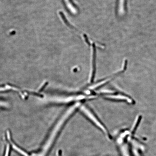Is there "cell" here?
<instances>
[{
    "label": "cell",
    "instance_id": "1",
    "mask_svg": "<svg viewBox=\"0 0 156 156\" xmlns=\"http://www.w3.org/2000/svg\"><path fill=\"white\" fill-rule=\"evenodd\" d=\"M71 114L69 113H66L65 115L61 119L59 122L55 126L54 128L49 135L40 150L37 152L33 153L32 156H46L49 150L51 149L52 145L54 142L57 135L59 134L63 125L65 123L67 118Z\"/></svg>",
    "mask_w": 156,
    "mask_h": 156
},
{
    "label": "cell",
    "instance_id": "2",
    "mask_svg": "<svg viewBox=\"0 0 156 156\" xmlns=\"http://www.w3.org/2000/svg\"><path fill=\"white\" fill-rule=\"evenodd\" d=\"M81 109L83 113H84L85 115L86 116H87L89 118V119L95 124V125L99 129H100L102 132H103L104 134L106 135L107 138H108V139L111 140V136L110 135L109 133H108L106 128L94 116L91 112L87 108H86L84 105V106L83 105V106H81Z\"/></svg>",
    "mask_w": 156,
    "mask_h": 156
},
{
    "label": "cell",
    "instance_id": "3",
    "mask_svg": "<svg viewBox=\"0 0 156 156\" xmlns=\"http://www.w3.org/2000/svg\"><path fill=\"white\" fill-rule=\"evenodd\" d=\"M108 98L114 99V100H126L130 103H131L132 102L131 99L127 97V96L123 95H119L108 96Z\"/></svg>",
    "mask_w": 156,
    "mask_h": 156
},
{
    "label": "cell",
    "instance_id": "4",
    "mask_svg": "<svg viewBox=\"0 0 156 156\" xmlns=\"http://www.w3.org/2000/svg\"><path fill=\"white\" fill-rule=\"evenodd\" d=\"M100 92L101 93H113V91L108 90H102L100 91Z\"/></svg>",
    "mask_w": 156,
    "mask_h": 156
}]
</instances>
